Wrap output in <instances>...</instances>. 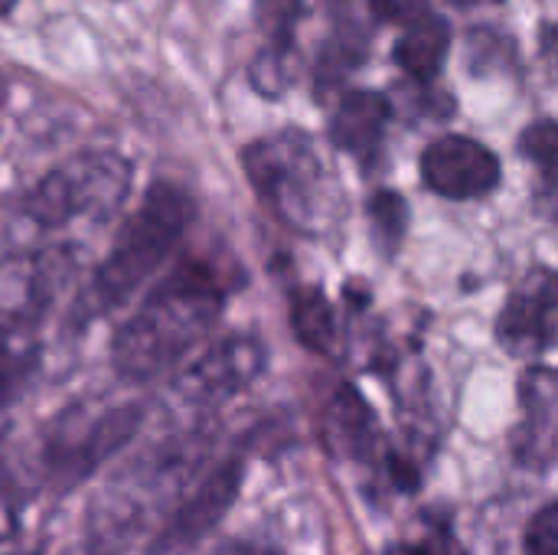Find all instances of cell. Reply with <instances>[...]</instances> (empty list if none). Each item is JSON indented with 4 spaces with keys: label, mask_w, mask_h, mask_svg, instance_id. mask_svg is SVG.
<instances>
[{
    "label": "cell",
    "mask_w": 558,
    "mask_h": 555,
    "mask_svg": "<svg viewBox=\"0 0 558 555\" xmlns=\"http://www.w3.org/2000/svg\"><path fill=\"white\" fill-rule=\"evenodd\" d=\"M226 307V285L206 262H180L128 317L114 340L111 360L124 379L147 383L173 370L216 324Z\"/></svg>",
    "instance_id": "6da1fadb"
},
{
    "label": "cell",
    "mask_w": 558,
    "mask_h": 555,
    "mask_svg": "<svg viewBox=\"0 0 558 555\" xmlns=\"http://www.w3.org/2000/svg\"><path fill=\"white\" fill-rule=\"evenodd\" d=\"M193 216L196 203L183 186L163 180L150 183L137 213L118 229L111 252L92 278V291L85 294L88 314L121 307L173 255Z\"/></svg>",
    "instance_id": "7a4b0ae2"
},
{
    "label": "cell",
    "mask_w": 558,
    "mask_h": 555,
    "mask_svg": "<svg viewBox=\"0 0 558 555\" xmlns=\"http://www.w3.org/2000/svg\"><path fill=\"white\" fill-rule=\"evenodd\" d=\"M242 170L258 200L291 229L320 236L337 219L340 200L333 173L304 131H281L245 144Z\"/></svg>",
    "instance_id": "3957f363"
},
{
    "label": "cell",
    "mask_w": 558,
    "mask_h": 555,
    "mask_svg": "<svg viewBox=\"0 0 558 555\" xmlns=\"http://www.w3.org/2000/svg\"><path fill=\"white\" fill-rule=\"evenodd\" d=\"M134 170L114 150H88L52 167L26 196V216L39 229H62L72 219H111L128 193Z\"/></svg>",
    "instance_id": "277c9868"
},
{
    "label": "cell",
    "mask_w": 558,
    "mask_h": 555,
    "mask_svg": "<svg viewBox=\"0 0 558 555\" xmlns=\"http://www.w3.org/2000/svg\"><path fill=\"white\" fill-rule=\"evenodd\" d=\"M144 422V406L121 402L105 409H69L43 442V471L56 491H72L118 455Z\"/></svg>",
    "instance_id": "5b68a950"
},
{
    "label": "cell",
    "mask_w": 558,
    "mask_h": 555,
    "mask_svg": "<svg viewBox=\"0 0 558 555\" xmlns=\"http://www.w3.org/2000/svg\"><path fill=\"white\" fill-rule=\"evenodd\" d=\"M75 272L69 249H39L0 262V334L33 330Z\"/></svg>",
    "instance_id": "8992f818"
},
{
    "label": "cell",
    "mask_w": 558,
    "mask_h": 555,
    "mask_svg": "<svg viewBox=\"0 0 558 555\" xmlns=\"http://www.w3.org/2000/svg\"><path fill=\"white\" fill-rule=\"evenodd\" d=\"M239 487H242L239 458H226V461H216L209 471H199L193 484L167 507V517L154 533L150 553H180L199 543L203 536H209L219 527V520L229 514V507L235 504Z\"/></svg>",
    "instance_id": "52a82bcc"
},
{
    "label": "cell",
    "mask_w": 558,
    "mask_h": 555,
    "mask_svg": "<svg viewBox=\"0 0 558 555\" xmlns=\"http://www.w3.org/2000/svg\"><path fill=\"white\" fill-rule=\"evenodd\" d=\"M268 353L258 337L248 334H232L209 350H203L180 376H177V393L183 402L209 409L235 399L245 393L262 373H265Z\"/></svg>",
    "instance_id": "ba28073f"
},
{
    "label": "cell",
    "mask_w": 558,
    "mask_h": 555,
    "mask_svg": "<svg viewBox=\"0 0 558 555\" xmlns=\"http://www.w3.org/2000/svg\"><path fill=\"white\" fill-rule=\"evenodd\" d=\"M422 180L432 193L445 200H481L500 186V160L497 154L468 137V134H441L422 150Z\"/></svg>",
    "instance_id": "9c48e42d"
},
{
    "label": "cell",
    "mask_w": 558,
    "mask_h": 555,
    "mask_svg": "<svg viewBox=\"0 0 558 555\" xmlns=\"http://www.w3.org/2000/svg\"><path fill=\"white\" fill-rule=\"evenodd\" d=\"M556 275L549 268H536L500 307L497 343L513 357H539L556 343Z\"/></svg>",
    "instance_id": "30bf717a"
},
{
    "label": "cell",
    "mask_w": 558,
    "mask_h": 555,
    "mask_svg": "<svg viewBox=\"0 0 558 555\" xmlns=\"http://www.w3.org/2000/svg\"><path fill=\"white\" fill-rule=\"evenodd\" d=\"M320 432H324V445L330 448L333 458L350 461L356 468L379 471V478H386L392 448L383 442L379 422L356 386L333 389V396L324 406Z\"/></svg>",
    "instance_id": "8fae6325"
},
{
    "label": "cell",
    "mask_w": 558,
    "mask_h": 555,
    "mask_svg": "<svg viewBox=\"0 0 558 555\" xmlns=\"http://www.w3.org/2000/svg\"><path fill=\"white\" fill-rule=\"evenodd\" d=\"M396 114L389 95L373 88H353L340 98L337 111L330 114V144L343 154H353L366 170L383 154L386 128Z\"/></svg>",
    "instance_id": "7c38bea8"
},
{
    "label": "cell",
    "mask_w": 558,
    "mask_h": 555,
    "mask_svg": "<svg viewBox=\"0 0 558 555\" xmlns=\"http://www.w3.org/2000/svg\"><path fill=\"white\" fill-rule=\"evenodd\" d=\"M523 422L513 435V455L520 464L549 471L556 455V373L549 366L526 370L520 383Z\"/></svg>",
    "instance_id": "4fadbf2b"
},
{
    "label": "cell",
    "mask_w": 558,
    "mask_h": 555,
    "mask_svg": "<svg viewBox=\"0 0 558 555\" xmlns=\"http://www.w3.org/2000/svg\"><path fill=\"white\" fill-rule=\"evenodd\" d=\"M451 52V23L441 13H418L405 20L402 36L392 46L396 65L412 82H435Z\"/></svg>",
    "instance_id": "5bb4252c"
},
{
    "label": "cell",
    "mask_w": 558,
    "mask_h": 555,
    "mask_svg": "<svg viewBox=\"0 0 558 555\" xmlns=\"http://www.w3.org/2000/svg\"><path fill=\"white\" fill-rule=\"evenodd\" d=\"M291 330L298 343L311 353L333 357L340 343V321L333 304L324 298V288L304 285L291 291Z\"/></svg>",
    "instance_id": "9a60e30c"
},
{
    "label": "cell",
    "mask_w": 558,
    "mask_h": 555,
    "mask_svg": "<svg viewBox=\"0 0 558 555\" xmlns=\"http://www.w3.org/2000/svg\"><path fill=\"white\" fill-rule=\"evenodd\" d=\"M369 52V29H363L356 23V13L340 7L333 36L327 39V46H320V59H317V95H327V88L337 85V79H343L350 69L363 65Z\"/></svg>",
    "instance_id": "2e32d148"
},
{
    "label": "cell",
    "mask_w": 558,
    "mask_h": 555,
    "mask_svg": "<svg viewBox=\"0 0 558 555\" xmlns=\"http://www.w3.org/2000/svg\"><path fill=\"white\" fill-rule=\"evenodd\" d=\"M366 216H369V229H373L376 245L386 255H392L409 232V203L396 190H376L366 200Z\"/></svg>",
    "instance_id": "e0dca14e"
},
{
    "label": "cell",
    "mask_w": 558,
    "mask_h": 555,
    "mask_svg": "<svg viewBox=\"0 0 558 555\" xmlns=\"http://www.w3.org/2000/svg\"><path fill=\"white\" fill-rule=\"evenodd\" d=\"M294 79V43H275L268 39L262 46V52L252 59L248 65V82L258 95L265 98H278L288 92Z\"/></svg>",
    "instance_id": "ac0fdd59"
},
{
    "label": "cell",
    "mask_w": 558,
    "mask_h": 555,
    "mask_svg": "<svg viewBox=\"0 0 558 555\" xmlns=\"http://www.w3.org/2000/svg\"><path fill=\"white\" fill-rule=\"evenodd\" d=\"M520 150L526 160H533L543 170L546 190H556V160H558V128L553 118H543L530 124L520 137Z\"/></svg>",
    "instance_id": "d6986e66"
},
{
    "label": "cell",
    "mask_w": 558,
    "mask_h": 555,
    "mask_svg": "<svg viewBox=\"0 0 558 555\" xmlns=\"http://www.w3.org/2000/svg\"><path fill=\"white\" fill-rule=\"evenodd\" d=\"M307 7L311 0H255V16L265 29V39L294 43V26L307 13Z\"/></svg>",
    "instance_id": "ffe728a7"
},
{
    "label": "cell",
    "mask_w": 558,
    "mask_h": 555,
    "mask_svg": "<svg viewBox=\"0 0 558 555\" xmlns=\"http://www.w3.org/2000/svg\"><path fill=\"white\" fill-rule=\"evenodd\" d=\"M523 555H558V504H546L526 527Z\"/></svg>",
    "instance_id": "44dd1931"
},
{
    "label": "cell",
    "mask_w": 558,
    "mask_h": 555,
    "mask_svg": "<svg viewBox=\"0 0 558 555\" xmlns=\"http://www.w3.org/2000/svg\"><path fill=\"white\" fill-rule=\"evenodd\" d=\"M20 533V487L13 474L0 464V543L16 540Z\"/></svg>",
    "instance_id": "7402d4cb"
},
{
    "label": "cell",
    "mask_w": 558,
    "mask_h": 555,
    "mask_svg": "<svg viewBox=\"0 0 558 555\" xmlns=\"http://www.w3.org/2000/svg\"><path fill=\"white\" fill-rule=\"evenodd\" d=\"M389 555H464V550L458 546V540L451 533L432 530L418 543H402V546H396Z\"/></svg>",
    "instance_id": "603a6c76"
},
{
    "label": "cell",
    "mask_w": 558,
    "mask_h": 555,
    "mask_svg": "<svg viewBox=\"0 0 558 555\" xmlns=\"http://www.w3.org/2000/svg\"><path fill=\"white\" fill-rule=\"evenodd\" d=\"M428 0H369V13L379 23H405L418 13H425Z\"/></svg>",
    "instance_id": "cb8c5ba5"
},
{
    "label": "cell",
    "mask_w": 558,
    "mask_h": 555,
    "mask_svg": "<svg viewBox=\"0 0 558 555\" xmlns=\"http://www.w3.org/2000/svg\"><path fill=\"white\" fill-rule=\"evenodd\" d=\"M23 373H26V363L20 357H13L7 347H0V409L13 399L16 383L23 379Z\"/></svg>",
    "instance_id": "d4e9b609"
},
{
    "label": "cell",
    "mask_w": 558,
    "mask_h": 555,
    "mask_svg": "<svg viewBox=\"0 0 558 555\" xmlns=\"http://www.w3.org/2000/svg\"><path fill=\"white\" fill-rule=\"evenodd\" d=\"M209 555H281L268 543H255V540H226L219 543Z\"/></svg>",
    "instance_id": "484cf974"
},
{
    "label": "cell",
    "mask_w": 558,
    "mask_h": 555,
    "mask_svg": "<svg viewBox=\"0 0 558 555\" xmlns=\"http://www.w3.org/2000/svg\"><path fill=\"white\" fill-rule=\"evenodd\" d=\"M65 555H114L108 546H105V540H92V543H82V546H72Z\"/></svg>",
    "instance_id": "4316f807"
},
{
    "label": "cell",
    "mask_w": 558,
    "mask_h": 555,
    "mask_svg": "<svg viewBox=\"0 0 558 555\" xmlns=\"http://www.w3.org/2000/svg\"><path fill=\"white\" fill-rule=\"evenodd\" d=\"M16 7V0H0V16H7Z\"/></svg>",
    "instance_id": "83f0119b"
}]
</instances>
